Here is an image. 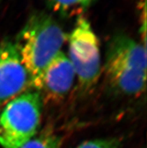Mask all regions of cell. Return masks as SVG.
<instances>
[{"label":"cell","instance_id":"1","mask_svg":"<svg viewBox=\"0 0 147 148\" xmlns=\"http://www.w3.org/2000/svg\"><path fill=\"white\" fill-rule=\"evenodd\" d=\"M65 39V33L59 23L43 12L31 15L18 33L14 44L33 90L40 92L44 71L61 52Z\"/></svg>","mask_w":147,"mask_h":148},{"label":"cell","instance_id":"2","mask_svg":"<svg viewBox=\"0 0 147 148\" xmlns=\"http://www.w3.org/2000/svg\"><path fill=\"white\" fill-rule=\"evenodd\" d=\"M146 47L124 35L109 45L104 65L108 84L119 93L141 95L146 84Z\"/></svg>","mask_w":147,"mask_h":148},{"label":"cell","instance_id":"3","mask_svg":"<svg viewBox=\"0 0 147 148\" xmlns=\"http://www.w3.org/2000/svg\"><path fill=\"white\" fill-rule=\"evenodd\" d=\"M43 99L32 90L23 92L5 105L0 113V145L21 148L38 133L42 116Z\"/></svg>","mask_w":147,"mask_h":148},{"label":"cell","instance_id":"4","mask_svg":"<svg viewBox=\"0 0 147 148\" xmlns=\"http://www.w3.org/2000/svg\"><path fill=\"white\" fill-rule=\"evenodd\" d=\"M68 57L83 88L97 82L101 71L99 40L90 23L80 16L68 36Z\"/></svg>","mask_w":147,"mask_h":148},{"label":"cell","instance_id":"5","mask_svg":"<svg viewBox=\"0 0 147 148\" xmlns=\"http://www.w3.org/2000/svg\"><path fill=\"white\" fill-rule=\"evenodd\" d=\"M30 79L14 41L5 39L0 43V107L26 92Z\"/></svg>","mask_w":147,"mask_h":148},{"label":"cell","instance_id":"6","mask_svg":"<svg viewBox=\"0 0 147 148\" xmlns=\"http://www.w3.org/2000/svg\"><path fill=\"white\" fill-rule=\"evenodd\" d=\"M76 74L65 53L61 51L44 70L40 92H44L50 99H63L73 87Z\"/></svg>","mask_w":147,"mask_h":148},{"label":"cell","instance_id":"7","mask_svg":"<svg viewBox=\"0 0 147 148\" xmlns=\"http://www.w3.org/2000/svg\"><path fill=\"white\" fill-rule=\"evenodd\" d=\"M53 10L65 15L80 14L93 0H47Z\"/></svg>","mask_w":147,"mask_h":148},{"label":"cell","instance_id":"8","mask_svg":"<svg viewBox=\"0 0 147 148\" xmlns=\"http://www.w3.org/2000/svg\"><path fill=\"white\" fill-rule=\"evenodd\" d=\"M62 141L59 136L53 133L36 135L21 148H61Z\"/></svg>","mask_w":147,"mask_h":148},{"label":"cell","instance_id":"9","mask_svg":"<svg viewBox=\"0 0 147 148\" xmlns=\"http://www.w3.org/2000/svg\"><path fill=\"white\" fill-rule=\"evenodd\" d=\"M121 141L117 138H103L86 141L75 148H119Z\"/></svg>","mask_w":147,"mask_h":148}]
</instances>
